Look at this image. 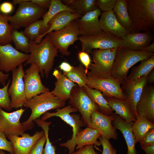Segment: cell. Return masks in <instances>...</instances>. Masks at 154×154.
<instances>
[{"label": "cell", "instance_id": "cell-1", "mask_svg": "<svg viewBox=\"0 0 154 154\" xmlns=\"http://www.w3.org/2000/svg\"><path fill=\"white\" fill-rule=\"evenodd\" d=\"M30 56L24 65L35 64L38 66L42 78H48L53 69L55 57L58 56V49L52 43L47 35L39 43L29 40Z\"/></svg>", "mask_w": 154, "mask_h": 154}, {"label": "cell", "instance_id": "cell-2", "mask_svg": "<svg viewBox=\"0 0 154 154\" xmlns=\"http://www.w3.org/2000/svg\"><path fill=\"white\" fill-rule=\"evenodd\" d=\"M126 1L132 23L131 33H153L154 29V0H126Z\"/></svg>", "mask_w": 154, "mask_h": 154}, {"label": "cell", "instance_id": "cell-3", "mask_svg": "<svg viewBox=\"0 0 154 154\" xmlns=\"http://www.w3.org/2000/svg\"><path fill=\"white\" fill-rule=\"evenodd\" d=\"M154 55V53L133 51L120 46L117 48L111 76L121 84L131 68L137 62L148 59Z\"/></svg>", "mask_w": 154, "mask_h": 154}, {"label": "cell", "instance_id": "cell-4", "mask_svg": "<svg viewBox=\"0 0 154 154\" xmlns=\"http://www.w3.org/2000/svg\"><path fill=\"white\" fill-rule=\"evenodd\" d=\"M66 101L54 96L51 92L36 95L26 100L23 106L31 110L28 119L22 123L27 130L31 129L33 126V121L48 111L64 107Z\"/></svg>", "mask_w": 154, "mask_h": 154}, {"label": "cell", "instance_id": "cell-5", "mask_svg": "<svg viewBox=\"0 0 154 154\" xmlns=\"http://www.w3.org/2000/svg\"><path fill=\"white\" fill-rule=\"evenodd\" d=\"M78 111L76 109L70 104L61 109H56L54 112H46L43 114L40 119L45 121L52 117H58L72 127L73 133L71 139L66 142L60 144V146L66 147L68 149V154H72L75 151L76 146L75 142L76 136L80 131L81 127L86 126L84 121L81 119L78 115L70 114Z\"/></svg>", "mask_w": 154, "mask_h": 154}, {"label": "cell", "instance_id": "cell-6", "mask_svg": "<svg viewBox=\"0 0 154 154\" xmlns=\"http://www.w3.org/2000/svg\"><path fill=\"white\" fill-rule=\"evenodd\" d=\"M117 48L93 50L91 54L93 63H91L88 73L91 75L104 79L112 77V70Z\"/></svg>", "mask_w": 154, "mask_h": 154}, {"label": "cell", "instance_id": "cell-7", "mask_svg": "<svg viewBox=\"0 0 154 154\" xmlns=\"http://www.w3.org/2000/svg\"><path fill=\"white\" fill-rule=\"evenodd\" d=\"M46 13L43 8L27 0L19 4L14 15L8 16V19L14 29L17 30L39 20Z\"/></svg>", "mask_w": 154, "mask_h": 154}, {"label": "cell", "instance_id": "cell-8", "mask_svg": "<svg viewBox=\"0 0 154 154\" xmlns=\"http://www.w3.org/2000/svg\"><path fill=\"white\" fill-rule=\"evenodd\" d=\"M79 31L76 20H74L66 27L57 31L47 34L53 45L63 55L68 56L70 54L68 50L69 46L78 40Z\"/></svg>", "mask_w": 154, "mask_h": 154}, {"label": "cell", "instance_id": "cell-9", "mask_svg": "<svg viewBox=\"0 0 154 154\" xmlns=\"http://www.w3.org/2000/svg\"><path fill=\"white\" fill-rule=\"evenodd\" d=\"M82 50L91 54L95 49H106L121 46L122 39L107 32L91 36H80Z\"/></svg>", "mask_w": 154, "mask_h": 154}, {"label": "cell", "instance_id": "cell-10", "mask_svg": "<svg viewBox=\"0 0 154 154\" xmlns=\"http://www.w3.org/2000/svg\"><path fill=\"white\" fill-rule=\"evenodd\" d=\"M69 103L76 109L82 115L86 126L91 127V115L94 111H99L97 106L83 89L77 85L72 89Z\"/></svg>", "mask_w": 154, "mask_h": 154}, {"label": "cell", "instance_id": "cell-11", "mask_svg": "<svg viewBox=\"0 0 154 154\" xmlns=\"http://www.w3.org/2000/svg\"><path fill=\"white\" fill-rule=\"evenodd\" d=\"M26 109H20L11 112L4 111L0 107V132L6 137L10 135H21L26 130L20 122V118Z\"/></svg>", "mask_w": 154, "mask_h": 154}, {"label": "cell", "instance_id": "cell-12", "mask_svg": "<svg viewBox=\"0 0 154 154\" xmlns=\"http://www.w3.org/2000/svg\"><path fill=\"white\" fill-rule=\"evenodd\" d=\"M30 54L20 52L11 44L0 45V71L12 72L26 62Z\"/></svg>", "mask_w": 154, "mask_h": 154}, {"label": "cell", "instance_id": "cell-13", "mask_svg": "<svg viewBox=\"0 0 154 154\" xmlns=\"http://www.w3.org/2000/svg\"><path fill=\"white\" fill-rule=\"evenodd\" d=\"M12 81L8 93L12 108H22L27 100L23 80L25 72L23 64L12 72Z\"/></svg>", "mask_w": 154, "mask_h": 154}, {"label": "cell", "instance_id": "cell-14", "mask_svg": "<svg viewBox=\"0 0 154 154\" xmlns=\"http://www.w3.org/2000/svg\"><path fill=\"white\" fill-rule=\"evenodd\" d=\"M148 75L143 76L132 81L125 79L121 84V88L125 97L126 101L133 114L136 118L137 116L136 106L144 88L147 85Z\"/></svg>", "mask_w": 154, "mask_h": 154}, {"label": "cell", "instance_id": "cell-15", "mask_svg": "<svg viewBox=\"0 0 154 154\" xmlns=\"http://www.w3.org/2000/svg\"><path fill=\"white\" fill-rule=\"evenodd\" d=\"M88 82L87 86L92 89H98L103 95L116 97L123 100L126 98L121 88V83L113 77L104 79L97 77L87 73Z\"/></svg>", "mask_w": 154, "mask_h": 154}, {"label": "cell", "instance_id": "cell-16", "mask_svg": "<svg viewBox=\"0 0 154 154\" xmlns=\"http://www.w3.org/2000/svg\"><path fill=\"white\" fill-rule=\"evenodd\" d=\"M39 73L38 66L34 63L31 64L25 72L23 80L27 100L50 92L49 89L43 84Z\"/></svg>", "mask_w": 154, "mask_h": 154}, {"label": "cell", "instance_id": "cell-17", "mask_svg": "<svg viewBox=\"0 0 154 154\" xmlns=\"http://www.w3.org/2000/svg\"><path fill=\"white\" fill-rule=\"evenodd\" d=\"M114 119L113 114L108 116L96 110L91 115L90 127L97 130L102 136L108 140H116L117 135L116 129L112 124Z\"/></svg>", "mask_w": 154, "mask_h": 154}, {"label": "cell", "instance_id": "cell-18", "mask_svg": "<svg viewBox=\"0 0 154 154\" xmlns=\"http://www.w3.org/2000/svg\"><path fill=\"white\" fill-rule=\"evenodd\" d=\"M101 14L100 9L97 8L76 19L79 35L91 36L102 33L98 19Z\"/></svg>", "mask_w": 154, "mask_h": 154}, {"label": "cell", "instance_id": "cell-19", "mask_svg": "<svg viewBox=\"0 0 154 154\" xmlns=\"http://www.w3.org/2000/svg\"><path fill=\"white\" fill-rule=\"evenodd\" d=\"M44 134L42 130L40 131H36L32 136L24 133L21 137L10 135L7 137L12 144L14 154H30L36 143Z\"/></svg>", "mask_w": 154, "mask_h": 154}, {"label": "cell", "instance_id": "cell-20", "mask_svg": "<svg viewBox=\"0 0 154 154\" xmlns=\"http://www.w3.org/2000/svg\"><path fill=\"white\" fill-rule=\"evenodd\" d=\"M136 110L137 115L154 122V86L147 85L144 88Z\"/></svg>", "mask_w": 154, "mask_h": 154}, {"label": "cell", "instance_id": "cell-21", "mask_svg": "<svg viewBox=\"0 0 154 154\" xmlns=\"http://www.w3.org/2000/svg\"><path fill=\"white\" fill-rule=\"evenodd\" d=\"M153 39V34L151 32L128 33L122 39L121 46L133 51H141Z\"/></svg>", "mask_w": 154, "mask_h": 154}, {"label": "cell", "instance_id": "cell-22", "mask_svg": "<svg viewBox=\"0 0 154 154\" xmlns=\"http://www.w3.org/2000/svg\"><path fill=\"white\" fill-rule=\"evenodd\" d=\"M99 22L102 31L108 32L121 39L128 33L117 21L113 10L103 11L101 14Z\"/></svg>", "mask_w": 154, "mask_h": 154}, {"label": "cell", "instance_id": "cell-23", "mask_svg": "<svg viewBox=\"0 0 154 154\" xmlns=\"http://www.w3.org/2000/svg\"><path fill=\"white\" fill-rule=\"evenodd\" d=\"M82 15L72 13L68 11H61L54 16L50 21L48 25L49 27L44 34L40 35L34 41L37 43L40 42L42 38L49 33L57 31L67 26L72 21L80 18Z\"/></svg>", "mask_w": 154, "mask_h": 154}, {"label": "cell", "instance_id": "cell-24", "mask_svg": "<svg viewBox=\"0 0 154 154\" xmlns=\"http://www.w3.org/2000/svg\"><path fill=\"white\" fill-rule=\"evenodd\" d=\"M113 116V126L120 131L126 141L127 148L126 154H138L135 147V138L132 130L134 122H127L118 115L114 113Z\"/></svg>", "mask_w": 154, "mask_h": 154}, {"label": "cell", "instance_id": "cell-25", "mask_svg": "<svg viewBox=\"0 0 154 154\" xmlns=\"http://www.w3.org/2000/svg\"><path fill=\"white\" fill-rule=\"evenodd\" d=\"M53 75L56 81L54 82L55 88L51 92L54 96L66 101L69 99L72 88L77 85L58 69H54Z\"/></svg>", "mask_w": 154, "mask_h": 154}, {"label": "cell", "instance_id": "cell-26", "mask_svg": "<svg viewBox=\"0 0 154 154\" xmlns=\"http://www.w3.org/2000/svg\"><path fill=\"white\" fill-rule=\"evenodd\" d=\"M103 96L110 107L115 111L114 114L118 115L127 122L135 121L136 118L133 114L126 100L113 96Z\"/></svg>", "mask_w": 154, "mask_h": 154}, {"label": "cell", "instance_id": "cell-27", "mask_svg": "<svg viewBox=\"0 0 154 154\" xmlns=\"http://www.w3.org/2000/svg\"><path fill=\"white\" fill-rule=\"evenodd\" d=\"M101 136L96 130L87 127L77 133L75 141L76 145V149H78L88 145L94 144L100 146L101 143L97 139Z\"/></svg>", "mask_w": 154, "mask_h": 154}, {"label": "cell", "instance_id": "cell-28", "mask_svg": "<svg viewBox=\"0 0 154 154\" xmlns=\"http://www.w3.org/2000/svg\"><path fill=\"white\" fill-rule=\"evenodd\" d=\"M64 11H68L75 13L73 9L66 5L64 4L60 0H51L48 10L43 16L40 35L44 34L48 29L49 25L48 23L50 19L57 13Z\"/></svg>", "mask_w": 154, "mask_h": 154}, {"label": "cell", "instance_id": "cell-29", "mask_svg": "<svg viewBox=\"0 0 154 154\" xmlns=\"http://www.w3.org/2000/svg\"><path fill=\"white\" fill-rule=\"evenodd\" d=\"M83 89L92 101L97 106L99 111L102 114L109 116L114 114L113 110L109 106L101 91L96 89H92L87 86Z\"/></svg>", "mask_w": 154, "mask_h": 154}, {"label": "cell", "instance_id": "cell-30", "mask_svg": "<svg viewBox=\"0 0 154 154\" xmlns=\"http://www.w3.org/2000/svg\"><path fill=\"white\" fill-rule=\"evenodd\" d=\"M113 11L120 25L128 33H131L132 23L128 13L126 0H117Z\"/></svg>", "mask_w": 154, "mask_h": 154}, {"label": "cell", "instance_id": "cell-31", "mask_svg": "<svg viewBox=\"0 0 154 154\" xmlns=\"http://www.w3.org/2000/svg\"><path fill=\"white\" fill-rule=\"evenodd\" d=\"M154 128V122L140 115H137L134 122L132 130L135 138V143L140 142L150 129Z\"/></svg>", "mask_w": 154, "mask_h": 154}, {"label": "cell", "instance_id": "cell-32", "mask_svg": "<svg viewBox=\"0 0 154 154\" xmlns=\"http://www.w3.org/2000/svg\"><path fill=\"white\" fill-rule=\"evenodd\" d=\"M154 67V55L148 59L141 61L139 64L133 67L130 73L125 79L132 81L143 76L148 75Z\"/></svg>", "mask_w": 154, "mask_h": 154}, {"label": "cell", "instance_id": "cell-33", "mask_svg": "<svg viewBox=\"0 0 154 154\" xmlns=\"http://www.w3.org/2000/svg\"><path fill=\"white\" fill-rule=\"evenodd\" d=\"M69 5L71 9L78 14L82 16L97 8L96 0H63Z\"/></svg>", "mask_w": 154, "mask_h": 154}, {"label": "cell", "instance_id": "cell-34", "mask_svg": "<svg viewBox=\"0 0 154 154\" xmlns=\"http://www.w3.org/2000/svg\"><path fill=\"white\" fill-rule=\"evenodd\" d=\"M63 72V74L69 80L77 84L80 88L87 86L88 78L85 68L80 64L78 66H73L72 70L68 72Z\"/></svg>", "mask_w": 154, "mask_h": 154}, {"label": "cell", "instance_id": "cell-35", "mask_svg": "<svg viewBox=\"0 0 154 154\" xmlns=\"http://www.w3.org/2000/svg\"><path fill=\"white\" fill-rule=\"evenodd\" d=\"M8 16L0 12V45H1L12 42L11 35L14 29L8 23Z\"/></svg>", "mask_w": 154, "mask_h": 154}, {"label": "cell", "instance_id": "cell-36", "mask_svg": "<svg viewBox=\"0 0 154 154\" xmlns=\"http://www.w3.org/2000/svg\"><path fill=\"white\" fill-rule=\"evenodd\" d=\"M11 38L16 50H19L27 53H29V40L22 31L19 32L17 29H13L11 33Z\"/></svg>", "mask_w": 154, "mask_h": 154}, {"label": "cell", "instance_id": "cell-37", "mask_svg": "<svg viewBox=\"0 0 154 154\" xmlns=\"http://www.w3.org/2000/svg\"><path fill=\"white\" fill-rule=\"evenodd\" d=\"M42 19L33 22L26 27L23 33L29 40L35 41L39 36Z\"/></svg>", "mask_w": 154, "mask_h": 154}, {"label": "cell", "instance_id": "cell-38", "mask_svg": "<svg viewBox=\"0 0 154 154\" xmlns=\"http://www.w3.org/2000/svg\"><path fill=\"white\" fill-rule=\"evenodd\" d=\"M11 81V80L9 79L6 85L0 88V107L7 111H10L12 109L11 100L8 93Z\"/></svg>", "mask_w": 154, "mask_h": 154}, {"label": "cell", "instance_id": "cell-39", "mask_svg": "<svg viewBox=\"0 0 154 154\" xmlns=\"http://www.w3.org/2000/svg\"><path fill=\"white\" fill-rule=\"evenodd\" d=\"M49 126L48 125L45 124L42 127L46 137L45 146L43 149L42 154H55V148L52 145L48 137Z\"/></svg>", "mask_w": 154, "mask_h": 154}, {"label": "cell", "instance_id": "cell-40", "mask_svg": "<svg viewBox=\"0 0 154 154\" xmlns=\"http://www.w3.org/2000/svg\"><path fill=\"white\" fill-rule=\"evenodd\" d=\"M98 139L103 147L102 154H116L117 150L114 148L109 140L102 136Z\"/></svg>", "mask_w": 154, "mask_h": 154}, {"label": "cell", "instance_id": "cell-41", "mask_svg": "<svg viewBox=\"0 0 154 154\" xmlns=\"http://www.w3.org/2000/svg\"><path fill=\"white\" fill-rule=\"evenodd\" d=\"M0 149L6 151L10 154H14L13 148L11 142L6 138L5 135L0 132Z\"/></svg>", "mask_w": 154, "mask_h": 154}, {"label": "cell", "instance_id": "cell-42", "mask_svg": "<svg viewBox=\"0 0 154 154\" xmlns=\"http://www.w3.org/2000/svg\"><path fill=\"white\" fill-rule=\"evenodd\" d=\"M117 0H96L98 6L103 11L113 10Z\"/></svg>", "mask_w": 154, "mask_h": 154}, {"label": "cell", "instance_id": "cell-43", "mask_svg": "<svg viewBox=\"0 0 154 154\" xmlns=\"http://www.w3.org/2000/svg\"><path fill=\"white\" fill-rule=\"evenodd\" d=\"M139 143L141 147L154 144V128L147 131Z\"/></svg>", "mask_w": 154, "mask_h": 154}, {"label": "cell", "instance_id": "cell-44", "mask_svg": "<svg viewBox=\"0 0 154 154\" xmlns=\"http://www.w3.org/2000/svg\"><path fill=\"white\" fill-rule=\"evenodd\" d=\"M46 141L44 135L37 142L33 147L30 154H42L43 147Z\"/></svg>", "mask_w": 154, "mask_h": 154}, {"label": "cell", "instance_id": "cell-45", "mask_svg": "<svg viewBox=\"0 0 154 154\" xmlns=\"http://www.w3.org/2000/svg\"><path fill=\"white\" fill-rule=\"evenodd\" d=\"M78 55L79 60L85 68L87 74L89 67L91 63L90 57L88 54L83 50L79 52Z\"/></svg>", "mask_w": 154, "mask_h": 154}, {"label": "cell", "instance_id": "cell-46", "mask_svg": "<svg viewBox=\"0 0 154 154\" xmlns=\"http://www.w3.org/2000/svg\"><path fill=\"white\" fill-rule=\"evenodd\" d=\"M78 149L72 154H98L95 151L93 145H86Z\"/></svg>", "mask_w": 154, "mask_h": 154}, {"label": "cell", "instance_id": "cell-47", "mask_svg": "<svg viewBox=\"0 0 154 154\" xmlns=\"http://www.w3.org/2000/svg\"><path fill=\"white\" fill-rule=\"evenodd\" d=\"M13 9V4L9 2H5L0 5V12L4 15H8L12 11Z\"/></svg>", "mask_w": 154, "mask_h": 154}, {"label": "cell", "instance_id": "cell-48", "mask_svg": "<svg viewBox=\"0 0 154 154\" xmlns=\"http://www.w3.org/2000/svg\"><path fill=\"white\" fill-rule=\"evenodd\" d=\"M30 1L42 8H48L51 3V0H31Z\"/></svg>", "mask_w": 154, "mask_h": 154}, {"label": "cell", "instance_id": "cell-49", "mask_svg": "<svg viewBox=\"0 0 154 154\" xmlns=\"http://www.w3.org/2000/svg\"><path fill=\"white\" fill-rule=\"evenodd\" d=\"M73 66H71L69 63L64 61L62 62L58 66L60 69L63 72H68L71 71Z\"/></svg>", "mask_w": 154, "mask_h": 154}, {"label": "cell", "instance_id": "cell-50", "mask_svg": "<svg viewBox=\"0 0 154 154\" xmlns=\"http://www.w3.org/2000/svg\"><path fill=\"white\" fill-rule=\"evenodd\" d=\"M9 75L8 74H5L2 71H0V83L3 86L6 84V81L8 80Z\"/></svg>", "mask_w": 154, "mask_h": 154}, {"label": "cell", "instance_id": "cell-51", "mask_svg": "<svg viewBox=\"0 0 154 154\" xmlns=\"http://www.w3.org/2000/svg\"><path fill=\"white\" fill-rule=\"evenodd\" d=\"M141 148L145 151V154H154V144Z\"/></svg>", "mask_w": 154, "mask_h": 154}, {"label": "cell", "instance_id": "cell-52", "mask_svg": "<svg viewBox=\"0 0 154 154\" xmlns=\"http://www.w3.org/2000/svg\"><path fill=\"white\" fill-rule=\"evenodd\" d=\"M147 84L151 85L154 82V69L149 74L147 78Z\"/></svg>", "mask_w": 154, "mask_h": 154}, {"label": "cell", "instance_id": "cell-53", "mask_svg": "<svg viewBox=\"0 0 154 154\" xmlns=\"http://www.w3.org/2000/svg\"><path fill=\"white\" fill-rule=\"evenodd\" d=\"M147 52L154 53V41L147 47L142 50Z\"/></svg>", "mask_w": 154, "mask_h": 154}, {"label": "cell", "instance_id": "cell-54", "mask_svg": "<svg viewBox=\"0 0 154 154\" xmlns=\"http://www.w3.org/2000/svg\"><path fill=\"white\" fill-rule=\"evenodd\" d=\"M26 1L27 0H13L12 2V3L15 5L18 4H20Z\"/></svg>", "mask_w": 154, "mask_h": 154}, {"label": "cell", "instance_id": "cell-55", "mask_svg": "<svg viewBox=\"0 0 154 154\" xmlns=\"http://www.w3.org/2000/svg\"><path fill=\"white\" fill-rule=\"evenodd\" d=\"M0 154H7L5 153L2 150H0Z\"/></svg>", "mask_w": 154, "mask_h": 154}, {"label": "cell", "instance_id": "cell-56", "mask_svg": "<svg viewBox=\"0 0 154 154\" xmlns=\"http://www.w3.org/2000/svg\"><path fill=\"white\" fill-rule=\"evenodd\" d=\"M1 1V0H0V2Z\"/></svg>", "mask_w": 154, "mask_h": 154}]
</instances>
